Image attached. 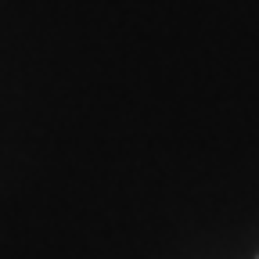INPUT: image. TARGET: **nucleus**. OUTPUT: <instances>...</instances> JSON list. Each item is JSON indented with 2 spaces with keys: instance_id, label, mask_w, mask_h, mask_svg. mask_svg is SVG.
Instances as JSON below:
<instances>
[]
</instances>
